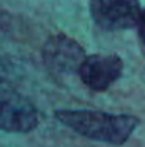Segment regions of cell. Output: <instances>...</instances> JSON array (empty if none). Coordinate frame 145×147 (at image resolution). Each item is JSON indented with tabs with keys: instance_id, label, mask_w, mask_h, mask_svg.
<instances>
[{
	"instance_id": "8992f818",
	"label": "cell",
	"mask_w": 145,
	"mask_h": 147,
	"mask_svg": "<svg viewBox=\"0 0 145 147\" xmlns=\"http://www.w3.org/2000/svg\"><path fill=\"white\" fill-rule=\"evenodd\" d=\"M14 73H16L14 66L9 60H6L4 57L0 56V84L7 82V80H10L14 76Z\"/></svg>"
},
{
	"instance_id": "5b68a950",
	"label": "cell",
	"mask_w": 145,
	"mask_h": 147,
	"mask_svg": "<svg viewBox=\"0 0 145 147\" xmlns=\"http://www.w3.org/2000/svg\"><path fill=\"white\" fill-rule=\"evenodd\" d=\"M78 74L86 86L102 92L121 77L122 60L115 54H93L84 60Z\"/></svg>"
},
{
	"instance_id": "7a4b0ae2",
	"label": "cell",
	"mask_w": 145,
	"mask_h": 147,
	"mask_svg": "<svg viewBox=\"0 0 145 147\" xmlns=\"http://www.w3.org/2000/svg\"><path fill=\"white\" fill-rule=\"evenodd\" d=\"M39 124L34 104L9 87L0 86V130L9 133H29Z\"/></svg>"
},
{
	"instance_id": "52a82bcc",
	"label": "cell",
	"mask_w": 145,
	"mask_h": 147,
	"mask_svg": "<svg viewBox=\"0 0 145 147\" xmlns=\"http://www.w3.org/2000/svg\"><path fill=\"white\" fill-rule=\"evenodd\" d=\"M137 27H138V34H140L142 43L145 45V10H142V13H141V17H140Z\"/></svg>"
},
{
	"instance_id": "277c9868",
	"label": "cell",
	"mask_w": 145,
	"mask_h": 147,
	"mask_svg": "<svg viewBox=\"0 0 145 147\" xmlns=\"http://www.w3.org/2000/svg\"><path fill=\"white\" fill-rule=\"evenodd\" d=\"M86 59L84 49L76 40L63 34L51 36L43 47L44 66L57 76L80 71Z\"/></svg>"
},
{
	"instance_id": "6da1fadb",
	"label": "cell",
	"mask_w": 145,
	"mask_h": 147,
	"mask_svg": "<svg viewBox=\"0 0 145 147\" xmlns=\"http://www.w3.org/2000/svg\"><path fill=\"white\" fill-rule=\"evenodd\" d=\"M55 117L76 133L108 144L125 143L140 124L134 116L93 110H57Z\"/></svg>"
},
{
	"instance_id": "3957f363",
	"label": "cell",
	"mask_w": 145,
	"mask_h": 147,
	"mask_svg": "<svg viewBox=\"0 0 145 147\" xmlns=\"http://www.w3.org/2000/svg\"><path fill=\"white\" fill-rule=\"evenodd\" d=\"M90 11L97 24L108 32L137 27L142 13L140 0H91Z\"/></svg>"
}]
</instances>
